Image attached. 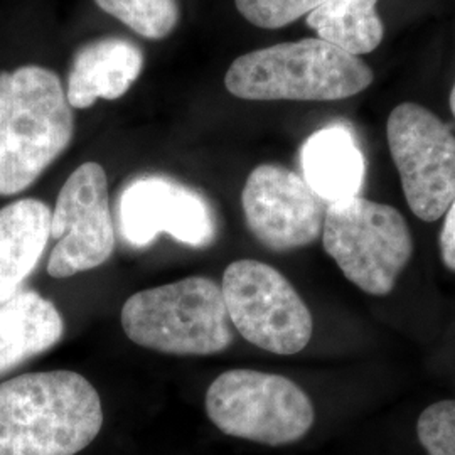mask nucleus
<instances>
[{
  "label": "nucleus",
  "mask_w": 455,
  "mask_h": 455,
  "mask_svg": "<svg viewBox=\"0 0 455 455\" xmlns=\"http://www.w3.org/2000/svg\"><path fill=\"white\" fill-rule=\"evenodd\" d=\"M103 408L95 387L68 370L0 383V455H76L97 439Z\"/></svg>",
  "instance_id": "obj_1"
},
{
  "label": "nucleus",
  "mask_w": 455,
  "mask_h": 455,
  "mask_svg": "<svg viewBox=\"0 0 455 455\" xmlns=\"http://www.w3.org/2000/svg\"><path fill=\"white\" fill-rule=\"evenodd\" d=\"M75 137L60 76L43 66L0 73V196L26 191Z\"/></svg>",
  "instance_id": "obj_2"
},
{
  "label": "nucleus",
  "mask_w": 455,
  "mask_h": 455,
  "mask_svg": "<svg viewBox=\"0 0 455 455\" xmlns=\"http://www.w3.org/2000/svg\"><path fill=\"white\" fill-rule=\"evenodd\" d=\"M373 69L319 37L280 43L236 58L225 86L236 98L274 101H336L371 86Z\"/></svg>",
  "instance_id": "obj_3"
},
{
  "label": "nucleus",
  "mask_w": 455,
  "mask_h": 455,
  "mask_svg": "<svg viewBox=\"0 0 455 455\" xmlns=\"http://www.w3.org/2000/svg\"><path fill=\"white\" fill-rule=\"evenodd\" d=\"M122 327L132 342L176 356H210L233 342L221 285L208 276H188L131 295Z\"/></svg>",
  "instance_id": "obj_4"
},
{
  "label": "nucleus",
  "mask_w": 455,
  "mask_h": 455,
  "mask_svg": "<svg viewBox=\"0 0 455 455\" xmlns=\"http://www.w3.org/2000/svg\"><path fill=\"white\" fill-rule=\"evenodd\" d=\"M323 244L353 285L383 297L407 268L415 243L405 216L396 208L355 196L327 204Z\"/></svg>",
  "instance_id": "obj_5"
},
{
  "label": "nucleus",
  "mask_w": 455,
  "mask_h": 455,
  "mask_svg": "<svg viewBox=\"0 0 455 455\" xmlns=\"http://www.w3.org/2000/svg\"><path fill=\"white\" fill-rule=\"evenodd\" d=\"M204 405L225 435L270 447L304 439L315 420L309 395L292 379L243 368L220 374Z\"/></svg>",
  "instance_id": "obj_6"
},
{
  "label": "nucleus",
  "mask_w": 455,
  "mask_h": 455,
  "mask_svg": "<svg viewBox=\"0 0 455 455\" xmlns=\"http://www.w3.org/2000/svg\"><path fill=\"white\" fill-rule=\"evenodd\" d=\"M221 292L229 323L253 346L291 356L309 344V307L274 267L251 259L233 261L223 274Z\"/></svg>",
  "instance_id": "obj_7"
},
{
  "label": "nucleus",
  "mask_w": 455,
  "mask_h": 455,
  "mask_svg": "<svg viewBox=\"0 0 455 455\" xmlns=\"http://www.w3.org/2000/svg\"><path fill=\"white\" fill-rule=\"evenodd\" d=\"M387 140L408 208L434 223L455 197V135L419 103L405 101L391 110Z\"/></svg>",
  "instance_id": "obj_8"
},
{
  "label": "nucleus",
  "mask_w": 455,
  "mask_h": 455,
  "mask_svg": "<svg viewBox=\"0 0 455 455\" xmlns=\"http://www.w3.org/2000/svg\"><path fill=\"white\" fill-rule=\"evenodd\" d=\"M48 274L68 278L93 270L114 255L115 225L108 180L97 163H84L68 178L51 212Z\"/></svg>",
  "instance_id": "obj_9"
},
{
  "label": "nucleus",
  "mask_w": 455,
  "mask_h": 455,
  "mask_svg": "<svg viewBox=\"0 0 455 455\" xmlns=\"http://www.w3.org/2000/svg\"><path fill=\"white\" fill-rule=\"evenodd\" d=\"M242 206L253 238L276 253L306 248L323 235L324 201L283 165L255 167L244 182Z\"/></svg>",
  "instance_id": "obj_10"
},
{
  "label": "nucleus",
  "mask_w": 455,
  "mask_h": 455,
  "mask_svg": "<svg viewBox=\"0 0 455 455\" xmlns=\"http://www.w3.org/2000/svg\"><path fill=\"white\" fill-rule=\"evenodd\" d=\"M118 223L127 243L142 248L159 235L204 248L216 236V223L206 199L172 180L147 176L132 180L118 201Z\"/></svg>",
  "instance_id": "obj_11"
},
{
  "label": "nucleus",
  "mask_w": 455,
  "mask_h": 455,
  "mask_svg": "<svg viewBox=\"0 0 455 455\" xmlns=\"http://www.w3.org/2000/svg\"><path fill=\"white\" fill-rule=\"evenodd\" d=\"M144 71V52L124 37H105L84 44L75 56L66 97L71 108H90L98 98L124 97Z\"/></svg>",
  "instance_id": "obj_12"
},
{
  "label": "nucleus",
  "mask_w": 455,
  "mask_h": 455,
  "mask_svg": "<svg viewBox=\"0 0 455 455\" xmlns=\"http://www.w3.org/2000/svg\"><path fill=\"white\" fill-rule=\"evenodd\" d=\"M304 180L327 204L359 196L366 161L358 142L344 125L314 132L300 152Z\"/></svg>",
  "instance_id": "obj_13"
},
{
  "label": "nucleus",
  "mask_w": 455,
  "mask_h": 455,
  "mask_svg": "<svg viewBox=\"0 0 455 455\" xmlns=\"http://www.w3.org/2000/svg\"><path fill=\"white\" fill-rule=\"evenodd\" d=\"M51 208L26 197L0 210V304L19 293L51 238Z\"/></svg>",
  "instance_id": "obj_14"
},
{
  "label": "nucleus",
  "mask_w": 455,
  "mask_h": 455,
  "mask_svg": "<svg viewBox=\"0 0 455 455\" xmlns=\"http://www.w3.org/2000/svg\"><path fill=\"white\" fill-rule=\"evenodd\" d=\"M65 323L56 306L33 291L0 304V374L61 341Z\"/></svg>",
  "instance_id": "obj_15"
},
{
  "label": "nucleus",
  "mask_w": 455,
  "mask_h": 455,
  "mask_svg": "<svg viewBox=\"0 0 455 455\" xmlns=\"http://www.w3.org/2000/svg\"><path fill=\"white\" fill-rule=\"evenodd\" d=\"M378 0H327L307 16L319 39L353 56L373 52L383 41L385 26L376 11Z\"/></svg>",
  "instance_id": "obj_16"
},
{
  "label": "nucleus",
  "mask_w": 455,
  "mask_h": 455,
  "mask_svg": "<svg viewBox=\"0 0 455 455\" xmlns=\"http://www.w3.org/2000/svg\"><path fill=\"white\" fill-rule=\"evenodd\" d=\"M107 14L124 22L146 39L159 41L178 28V0H95Z\"/></svg>",
  "instance_id": "obj_17"
},
{
  "label": "nucleus",
  "mask_w": 455,
  "mask_h": 455,
  "mask_svg": "<svg viewBox=\"0 0 455 455\" xmlns=\"http://www.w3.org/2000/svg\"><path fill=\"white\" fill-rule=\"evenodd\" d=\"M327 0H235L236 9L253 26L280 29L302 16H309Z\"/></svg>",
  "instance_id": "obj_18"
},
{
  "label": "nucleus",
  "mask_w": 455,
  "mask_h": 455,
  "mask_svg": "<svg viewBox=\"0 0 455 455\" xmlns=\"http://www.w3.org/2000/svg\"><path fill=\"white\" fill-rule=\"evenodd\" d=\"M417 435L427 455H455V400H442L425 408Z\"/></svg>",
  "instance_id": "obj_19"
},
{
  "label": "nucleus",
  "mask_w": 455,
  "mask_h": 455,
  "mask_svg": "<svg viewBox=\"0 0 455 455\" xmlns=\"http://www.w3.org/2000/svg\"><path fill=\"white\" fill-rule=\"evenodd\" d=\"M440 259L443 265L455 272V197L443 214V225L439 236Z\"/></svg>",
  "instance_id": "obj_20"
},
{
  "label": "nucleus",
  "mask_w": 455,
  "mask_h": 455,
  "mask_svg": "<svg viewBox=\"0 0 455 455\" xmlns=\"http://www.w3.org/2000/svg\"><path fill=\"white\" fill-rule=\"evenodd\" d=\"M449 103H451V112H452L455 118V83L454 86H452V92H451V100H449Z\"/></svg>",
  "instance_id": "obj_21"
}]
</instances>
